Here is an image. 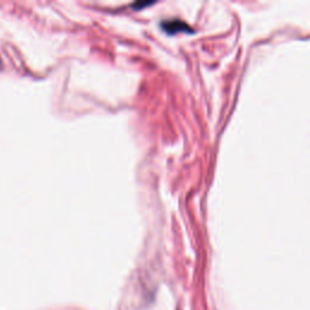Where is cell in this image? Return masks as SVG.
<instances>
[{"label": "cell", "mask_w": 310, "mask_h": 310, "mask_svg": "<svg viewBox=\"0 0 310 310\" xmlns=\"http://www.w3.org/2000/svg\"><path fill=\"white\" fill-rule=\"evenodd\" d=\"M161 29L169 35H175L178 33H193L192 28L186 23V22L181 21L178 18H170L164 19L160 23Z\"/></svg>", "instance_id": "obj_1"}, {"label": "cell", "mask_w": 310, "mask_h": 310, "mask_svg": "<svg viewBox=\"0 0 310 310\" xmlns=\"http://www.w3.org/2000/svg\"><path fill=\"white\" fill-rule=\"evenodd\" d=\"M154 4V1H137V2H133L132 5H131V7H132L133 10H143L144 7H148V6H152V5Z\"/></svg>", "instance_id": "obj_2"}]
</instances>
